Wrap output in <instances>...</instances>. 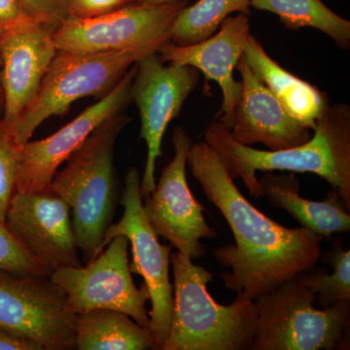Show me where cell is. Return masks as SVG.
<instances>
[{"label": "cell", "instance_id": "obj_27", "mask_svg": "<svg viewBox=\"0 0 350 350\" xmlns=\"http://www.w3.org/2000/svg\"><path fill=\"white\" fill-rule=\"evenodd\" d=\"M135 0H71L69 18L89 19L119 10Z\"/></svg>", "mask_w": 350, "mask_h": 350}, {"label": "cell", "instance_id": "obj_29", "mask_svg": "<svg viewBox=\"0 0 350 350\" xmlns=\"http://www.w3.org/2000/svg\"><path fill=\"white\" fill-rule=\"evenodd\" d=\"M0 350H41L38 345L0 329Z\"/></svg>", "mask_w": 350, "mask_h": 350}, {"label": "cell", "instance_id": "obj_9", "mask_svg": "<svg viewBox=\"0 0 350 350\" xmlns=\"http://www.w3.org/2000/svg\"><path fill=\"white\" fill-rule=\"evenodd\" d=\"M129 244L128 238L120 234L86 266L57 269L51 273L53 282L66 293L71 312L80 315L93 310H117L149 328L150 317L145 305L150 296L144 282L139 288L133 282Z\"/></svg>", "mask_w": 350, "mask_h": 350}, {"label": "cell", "instance_id": "obj_8", "mask_svg": "<svg viewBox=\"0 0 350 350\" xmlns=\"http://www.w3.org/2000/svg\"><path fill=\"white\" fill-rule=\"evenodd\" d=\"M124 214L116 224H110L101 241L100 253L115 237L123 234L131 245L133 262L129 264L131 273L144 278L148 288L151 310L150 330L159 349L169 337L174 312V286L170 280L172 245H163L149 224L140 194V175L131 167L125 176V187L121 200Z\"/></svg>", "mask_w": 350, "mask_h": 350}, {"label": "cell", "instance_id": "obj_2", "mask_svg": "<svg viewBox=\"0 0 350 350\" xmlns=\"http://www.w3.org/2000/svg\"><path fill=\"white\" fill-rule=\"evenodd\" d=\"M204 142L217 152L232 180L241 178L251 197H264L256 172H310L328 182L350 211V108L327 105L306 144L282 150H257L239 144L229 129L215 122L206 129Z\"/></svg>", "mask_w": 350, "mask_h": 350}, {"label": "cell", "instance_id": "obj_4", "mask_svg": "<svg viewBox=\"0 0 350 350\" xmlns=\"http://www.w3.org/2000/svg\"><path fill=\"white\" fill-rule=\"evenodd\" d=\"M130 122V117L119 113L96 126L68 157L66 167L56 172L48 188L70 208L76 243L85 264L100 254L101 241L114 216V148Z\"/></svg>", "mask_w": 350, "mask_h": 350}, {"label": "cell", "instance_id": "obj_23", "mask_svg": "<svg viewBox=\"0 0 350 350\" xmlns=\"http://www.w3.org/2000/svg\"><path fill=\"white\" fill-rule=\"evenodd\" d=\"M323 261L333 268L332 275L325 268L314 266L297 275V280L312 290L323 308L350 301V250H345L340 241H336L333 248L324 255Z\"/></svg>", "mask_w": 350, "mask_h": 350}, {"label": "cell", "instance_id": "obj_28", "mask_svg": "<svg viewBox=\"0 0 350 350\" xmlns=\"http://www.w3.org/2000/svg\"><path fill=\"white\" fill-rule=\"evenodd\" d=\"M29 21H31V18L18 0H0V36Z\"/></svg>", "mask_w": 350, "mask_h": 350}, {"label": "cell", "instance_id": "obj_20", "mask_svg": "<svg viewBox=\"0 0 350 350\" xmlns=\"http://www.w3.org/2000/svg\"><path fill=\"white\" fill-rule=\"evenodd\" d=\"M75 349H159L150 329L117 310H93L78 315Z\"/></svg>", "mask_w": 350, "mask_h": 350}, {"label": "cell", "instance_id": "obj_25", "mask_svg": "<svg viewBox=\"0 0 350 350\" xmlns=\"http://www.w3.org/2000/svg\"><path fill=\"white\" fill-rule=\"evenodd\" d=\"M0 271L21 273H38L48 275L51 273L42 265L27 254L17 239L14 238L5 223L0 222Z\"/></svg>", "mask_w": 350, "mask_h": 350}, {"label": "cell", "instance_id": "obj_17", "mask_svg": "<svg viewBox=\"0 0 350 350\" xmlns=\"http://www.w3.org/2000/svg\"><path fill=\"white\" fill-rule=\"evenodd\" d=\"M241 75V93L234 107L230 133L239 144H261L269 150H282L306 144L312 130L295 121L267 89L244 59L237 68Z\"/></svg>", "mask_w": 350, "mask_h": 350}, {"label": "cell", "instance_id": "obj_15", "mask_svg": "<svg viewBox=\"0 0 350 350\" xmlns=\"http://www.w3.org/2000/svg\"><path fill=\"white\" fill-rule=\"evenodd\" d=\"M54 32L52 27L31 20L0 36V84L3 93V117L0 122L10 133L38 94L56 56Z\"/></svg>", "mask_w": 350, "mask_h": 350}, {"label": "cell", "instance_id": "obj_10", "mask_svg": "<svg viewBox=\"0 0 350 350\" xmlns=\"http://www.w3.org/2000/svg\"><path fill=\"white\" fill-rule=\"evenodd\" d=\"M187 1L159 6L129 4L89 19L68 18L54 32L57 50L77 53L158 51L170 41L172 25Z\"/></svg>", "mask_w": 350, "mask_h": 350}, {"label": "cell", "instance_id": "obj_19", "mask_svg": "<svg viewBox=\"0 0 350 350\" xmlns=\"http://www.w3.org/2000/svg\"><path fill=\"white\" fill-rule=\"evenodd\" d=\"M259 181L271 206L286 211L301 227L323 238H330L336 232H349V213L335 189L322 202H313L301 197L300 183L293 174L266 172Z\"/></svg>", "mask_w": 350, "mask_h": 350}, {"label": "cell", "instance_id": "obj_24", "mask_svg": "<svg viewBox=\"0 0 350 350\" xmlns=\"http://www.w3.org/2000/svg\"><path fill=\"white\" fill-rule=\"evenodd\" d=\"M20 146L0 122V222L5 223L9 204L16 192Z\"/></svg>", "mask_w": 350, "mask_h": 350}, {"label": "cell", "instance_id": "obj_16", "mask_svg": "<svg viewBox=\"0 0 350 350\" xmlns=\"http://www.w3.org/2000/svg\"><path fill=\"white\" fill-rule=\"evenodd\" d=\"M250 34L248 15L238 13L226 18L218 31L202 42L178 46L167 41L157 51L165 63L193 66L204 73L206 81L217 83L223 96L219 122L228 129L241 93V82L234 80V71Z\"/></svg>", "mask_w": 350, "mask_h": 350}, {"label": "cell", "instance_id": "obj_18", "mask_svg": "<svg viewBox=\"0 0 350 350\" xmlns=\"http://www.w3.org/2000/svg\"><path fill=\"white\" fill-rule=\"evenodd\" d=\"M243 57L253 75L271 92L295 121L314 131L317 119L329 105L319 88L296 77L267 54L262 44L250 34Z\"/></svg>", "mask_w": 350, "mask_h": 350}, {"label": "cell", "instance_id": "obj_31", "mask_svg": "<svg viewBox=\"0 0 350 350\" xmlns=\"http://www.w3.org/2000/svg\"><path fill=\"white\" fill-rule=\"evenodd\" d=\"M0 72H1V55H0ZM0 101L3 103V93H2L1 84H0Z\"/></svg>", "mask_w": 350, "mask_h": 350}, {"label": "cell", "instance_id": "obj_26", "mask_svg": "<svg viewBox=\"0 0 350 350\" xmlns=\"http://www.w3.org/2000/svg\"><path fill=\"white\" fill-rule=\"evenodd\" d=\"M31 20L56 29L69 17L71 0H18Z\"/></svg>", "mask_w": 350, "mask_h": 350}, {"label": "cell", "instance_id": "obj_13", "mask_svg": "<svg viewBox=\"0 0 350 350\" xmlns=\"http://www.w3.org/2000/svg\"><path fill=\"white\" fill-rule=\"evenodd\" d=\"M5 224L27 254L51 273L57 269L83 266L70 208L59 196L42 192H15Z\"/></svg>", "mask_w": 350, "mask_h": 350}, {"label": "cell", "instance_id": "obj_22", "mask_svg": "<svg viewBox=\"0 0 350 350\" xmlns=\"http://www.w3.org/2000/svg\"><path fill=\"white\" fill-rule=\"evenodd\" d=\"M232 13L250 15V0H199L185 6L172 25L170 42L178 46L202 42L215 33Z\"/></svg>", "mask_w": 350, "mask_h": 350}, {"label": "cell", "instance_id": "obj_5", "mask_svg": "<svg viewBox=\"0 0 350 350\" xmlns=\"http://www.w3.org/2000/svg\"><path fill=\"white\" fill-rule=\"evenodd\" d=\"M254 301L257 330L250 349H349L350 301L317 310V296L296 276Z\"/></svg>", "mask_w": 350, "mask_h": 350}, {"label": "cell", "instance_id": "obj_3", "mask_svg": "<svg viewBox=\"0 0 350 350\" xmlns=\"http://www.w3.org/2000/svg\"><path fill=\"white\" fill-rule=\"evenodd\" d=\"M174 312L169 337L161 350H247L257 330L255 301L237 293L220 305L207 285L214 275L179 251L170 253Z\"/></svg>", "mask_w": 350, "mask_h": 350}, {"label": "cell", "instance_id": "obj_14", "mask_svg": "<svg viewBox=\"0 0 350 350\" xmlns=\"http://www.w3.org/2000/svg\"><path fill=\"white\" fill-rule=\"evenodd\" d=\"M137 63L116 86L98 103L87 107L75 119L44 139L21 146L16 192H42L49 188L59 165L68 160L96 126L122 113L130 105L131 88L137 73Z\"/></svg>", "mask_w": 350, "mask_h": 350}, {"label": "cell", "instance_id": "obj_30", "mask_svg": "<svg viewBox=\"0 0 350 350\" xmlns=\"http://www.w3.org/2000/svg\"><path fill=\"white\" fill-rule=\"evenodd\" d=\"M177 1H182V0H135V3L139 4V5L159 6L174 3V2Z\"/></svg>", "mask_w": 350, "mask_h": 350}, {"label": "cell", "instance_id": "obj_12", "mask_svg": "<svg viewBox=\"0 0 350 350\" xmlns=\"http://www.w3.org/2000/svg\"><path fill=\"white\" fill-rule=\"evenodd\" d=\"M174 156L165 167L153 192L144 199V209L149 224L161 238L182 254L197 260L206 255L200 241L217 236L207 224L204 207L189 188L186 165L192 140L181 126L172 133Z\"/></svg>", "mask_w": 350, "mask_h": 350}, {"label": "cell", "instance_id": "obj_7", "mask_svg": "<svg viewBox=\"0 0 350 350\" xmlns=\"http://www.w3.org/2000/svg\"><path fill=\"white\" fill-rule=\"evenodd\" d=\"M78 315L48 275L0 271V329L41 350L75 349Z\"/></svg>", "mask_w": 350, "mask_h": 350}, {"label": "cell", "instance_id": "obj_11", "mask_svg": "<svg viewBox=\"0 0 350 350\" xmlns=\"http://www.w3.org/2000/svg\"><path fill=\"white\" fill-rule=\"evenodd\" d=\"M137 66L131 98L139 110L140 137L147 145L146 163L140 179L144 200L156 187V162L162 156L163 135L197 87L200 71L190 66L165 63L157 52L140 59Z\"/></svg>", "mask_w": 350, "mask_h": 350}, {"label": "cell", "instance_id": "obj_21", "mask_svg": "<svg viewBox=\"0 0 350 350\" xmlns=\"http://www.w3.org/2000/svg\"><path fill=\"white\" fill-rule=\"evenodd\" d=\"M250 7L275 14L285 29L310 27L323 32L340 49L350 47V22L333 12L322 0H250Z\"/></svg>", "mask_w": 350, "mask_h": 350}, {"label": "cell", "instance_id": "obj_1", "mask_svg": "<svg viewBox=\"0 0 350 350\" xmlns=\"http://www.w3.org/2000/svg\"><path fill=\"white\" fill-rule=\"evenodd\" d=\"M187 165L202 192L217 207L234 234V244L213 251L228 289L252 300L317 265L323 237L301 227L278 224L251 204L231 178L217 152L206 142L192 144Z\"/></svg>", "mask_w": 350, "mask_h": 350}, {"label": "cell", "instance_id": "obj_6", "mask_svg": "<svg viewBox=\"0 0 350 350\" xmlns=\"http://www.w3.org/2000/svg\"><path fill=\"white\" fill-rule=\"evenodd\" d=\"M157 51L77 53L57 50L38 94L11 130L14 142L23 146L34 131L52 116H64L83 98H100L116 86L140 59Z\"/></svg>", "mask_w": 350, "mask_h": 350}]
</instances>
